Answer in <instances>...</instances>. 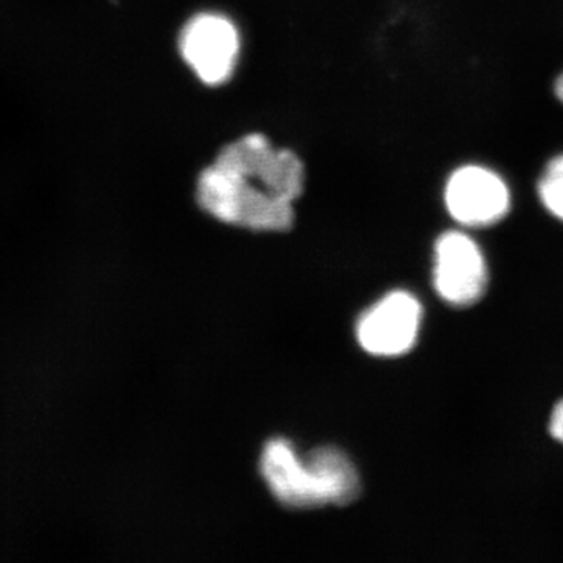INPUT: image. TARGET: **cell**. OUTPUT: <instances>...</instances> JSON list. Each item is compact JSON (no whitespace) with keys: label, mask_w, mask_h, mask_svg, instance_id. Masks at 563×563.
I'll return each mask as SVG.
<instances>
[{"label":"cell","mask_w":563,"mask_h":563,"mask_svg":"<svg viewBox=\"0 0 563 563\" xmlns=\"http://www.w3.org/2000/svg\"><path fill=\"white\" fill-rule=\"evenodd\" d=\"M202 210L225 224L258 232H285L295 222L292 202L277 198L250 177L213 165L198 181Z\"/></svg>","instance_id":"cell-1"},{"label":"cell","mask_w":563,"mask_h":563,"mask_svg":"<svg viewBox=\"0 0 563 563\" xmlns=\"http://www.w3.org/2000/svg\"><path fill=\"white\" fill-rule=\"evenodd\" d=\"M214 163L250 177L285 201L295 202L302 195L306 174L298 155L288 150H276L261 133H250L228 144Z\"/></svg>","instance_id":"cell-2"},{"label":"cell","mask_w":563,"mask_h":563,"mask_svg":"<svg viewBox=\"0 0 563 563\" xmlns=\"http://www.w3.org/2000/svg\"><path fill=\"white\" fill-rule=\"evenodd\" d=\"M185 62L206 85H222L231 79L240 54L235 25L221 14L203 13L192 18L180 33Z\"/></svg>","instance_id":"cell-3"},{"label":"cell","mask_w":563,"mask_h":563,"mask_svg":"<svg viewBox=\"0 0 563 563\" xmlns=\"http://www.w3.org/2000/svg\"><path fill=\"white\" fill-rule=\"evenodd\" d=\"M422 320L421 303L407 291H393L357 322L358 343L376 357H398L415 346Z\"/></svg>","instance_id":"cell-4"},{"label":"cell","mask_w":563,"mask_h":563,"mask_svg":"<svg viewBox=\"0 0 563 563\" xmlns=\"http://www.w3.org/2000/svg\"><path fill=\"white\" fill-rule=\"evenodd\" d=\"M488 273L479 246L462 232H446L435 246L433 285L451 306L466 307L479 301L487 290Z\"/></svg>","instance_id":"cell-5"},{"label":"cell","mask_w":563,"mask_h":563,"mask_svg":"<svg viewBox=\"0 0 563 563\" xmlns=\"http://www.w3.org/2000/svg\"><path fill=\"white\" fill-rule=\"evenodd\" d=\"M444 202L455 221L481 228L501 221L510 209V192L498 174L484 166H463L450 177Z\"/></svg>","instance_id":"cell-6"},{"label":"cell","mask_w":563,"mask_h":563,"mask_svg":"<svg viewBox=\"0 0 563 563\" xmlns=\"http://www.w3.org/2000/svg\"><path fill=\"white\" fill-rule=\"evenodd\" d=\"M262 476L277 501L290 509L328 506L320 474L309 457L301 459L290 442L272 440L262 454Z\"/></svg>","instance_id":"cell-7"},{"label":"cell","mask_w":563,"mask_h":563,"mask_svg":"<svg viewBox=\"0 0 563 563\" xmlns=\"http://www.w3.org/2000/svg\"><path fill=\"white\" fill-rule=\"evenodd\" d=\"M307 457L313 463L321 483L324 485L328 504L350 506L357 501L362 493L361 476L354 463L343 451L332 446H322Z\"/></svg>","instance_id":"cell-8"},{"label":"cell","mask_w":563,"mask_h":563,"mask_svg":"<svg viewBox=\"0 0 563 563\" xmlns=\"http://www.w3.org/2000/svg\"><path fill=\"white\" fill-rule=\"evenodd\" d=\"M539 195L550 213L563 221V155L550 162L539 181Z\"/></svg>","instance_id":"cell-9"},{"label":"cell","mask_w":563,"mask_h":563,"mask_svg":"<svg viewBox=\"0 0 563 563\" xmlns=\"http://www.w3.org/2000/svg\"><path fill=\"white\" fill-rule=\"evenodd\" d=\"M550 432L555 442L563 444V399L555 404L551 413Z\"/></svg>","instance_id":"cell-10"},{"label":"cell","mask_w":563,"mask_h":563,"mask_svg":"<svg viewBox=\"0 0 563 563\" xmlns=\"http://www.w3.org/2000/svg\"><path fill=\"white\" fill-rule=\"evenodd\" d=\"M554 91L555 96L559 98V101L563 103V73L558 77V80H555Z\"/></svg>","instance_id":"cell-11"}]
</instances>
